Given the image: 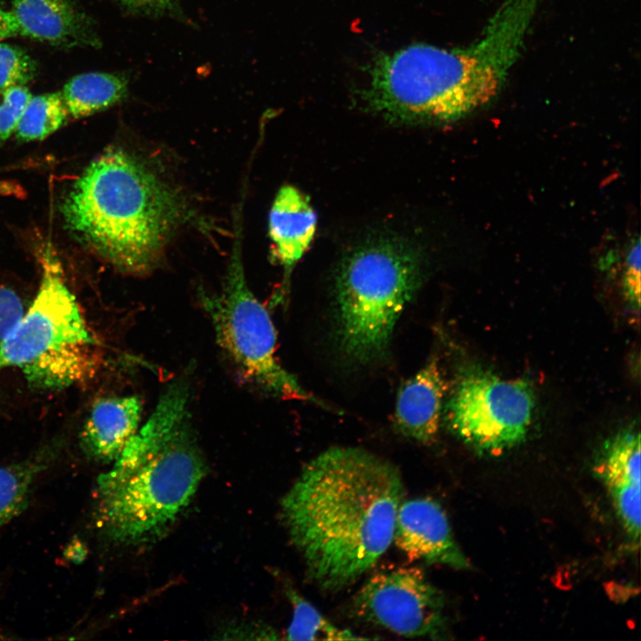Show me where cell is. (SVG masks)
Here are the masks:
<instances>
[{"instance_id":"obj_1","label":"cell","mask_w":641,"mask_h":641,"mask_svg":"<svg viewBox=\"0 0 641 641\" xmlns=\"http://www.w3.org/2000/svg\"><path fill=\"white\" fill-rule=\"evenodd\" d=\"M403 495L399 469L366 450L333 447L310 460L280 501L308 576L337 590L372 568L393 542Z\"/></svg>"},{"instance_id":"obj_2","label":"cell","mask_w":641,"mask_h":641,"mask_svg":"<svg viewBox=\"0 0 641 641\" xmlns=\"http://www.w3.org/2000/svg\"><path fill=\"white\" fill-rule=\"evenodd\" d=\"M543 0H506L471 45H412L375 59L362 98L376 113L402 123H443L487 104L517 60Z\"/></svg>"},{"instance_id":"obj_3","label":"cell","mask_w":641,"mask_h":641,"mask_svg":"<svg viewBox=\"0 0 641 641\" xmlns=\"http://www.w3.org/2000/svg\"><path fill=\"white\" fill-rule=\"evenodd\" d=\"M190 385L173 381L112 468L98 478V527L112 541L158 540L191 503L207 473L191 425Z\"/></svg>"},{"instance_id":"obj_4","label":"cell","mask_w":641,"mask_h":641,"mask_svg":"<svg viewBox=\"0 0 641 641\" xmlns=\"http://www.w3.org/2000/svg\"><path fill=\"white\" fill-rule=\"evenodd\" d=\"M61 211L74 238L132 275L157 266L170 235L191 214L178 191L119 148L86 166Z\"/></svg>"},{"instance_id":"obj_5","label":"cell","mask_w":641,"mask_h":641,"mask_svg":"<svg viewBox=\"0 0 641 641\" xmlns=\"http://www.w3.org/2000/svg\"><path fill=\"white\" fill-rule=\"evenodd\" d=\"M37 296L16 328L0 342V369L21 370L40 389H62L91 378L100 343L67 286L61 263L47 248Z\"/></svg>"},{"instance_id":"obj_6","label":"cell","mask_w":641,"mask_h":641,"mask_svg":"<svg viewBox=\"0 0 641 641\" xmlns=\"http://www.w3.org/2000/svg\"><path fill=\"white\" fill-rule=\"evenodd\" d=\"M421 278L418 256L399 242H373L346 256L335 286L336 334L343 355L361 364L382 358Z\"/></svg>"},{"instance_id":"obj_7","label":"cell","mask_w":641,"mask_h":641,"mask_svg":"<svg viewBox=\"0 0 641 641\" xmlns=\"http://www.w3.org/2000/svg\"><path fill=\"white\" fill-rule=\"evenodd\" d=\"M239 242L237 236L221 291L199 293L218 345L245 382L274 397L322 406L277 360L275 327L247 285Z\"/></svg>"},{"instance_id":"obj_8","label":"cell","mask_w":641,"mask_h":641,"mask_svg":"<svg viewBox=\"0 0 641 641\" xmlns=\"http://www.w3.org/2000/svg\"><path fill=\"white\" fill-rule=\"evenodd\" d=\"M533 409L527 382L501 379L475 367L459 377L446 406V419L468 445L498 455L524 440Z\"/></svg>"},{"instance_id":"obj_9","label":"cell","mask_w":641,"mask_h":641,"mask_svg":"<svg viewBox=\"0 0 641 641\" xmlns=\"http://www.w3.org/2000/svg\"><path fill=\"white\" fill-rule=\"evenodd\" d=\"M356 616L407 637H442L443 599L421 569L397 567L372 575L353 599Z\"/></svg>"},{"instance_id":"obj_10","label":"cell","mask_w":641,"mask_h":641,"mask_svg":"<svg viewBox=\"0 0 641 641\" xmlns=\"http://www.w3.org/2000/svg\"><path fill=\"white\" fill-rule=\"evenodd\" d=\"M393 542L411 561L421 560L460 570L469 567L444 510L430 498L402 501L395 518Z\"/></svg>"},{"instance_id":"obj_11","label":"cell","mask_w":641,"mask_h":641,"mask_svg":"<svg viewBox=\"0 0 641 641\" xmlns=\"http://www.w3.org/2000/svg\"><path fill=\"white\" fill-rule=\"evenodd\" d=\"M20 35L53 45L98 46L89 17L76 0H12Z\"/></svg>"},{"instance_id":"obj_12","label":"cell","mask_w":641,"mask_h":641,"mask_svg":"<svg viewBox=\"0 0 641 641\" xmlns=\"http://www.w3.org/2000/svg\"><path fill=\"white\" fill-rule=\"evenodd\" d=\"M445 383L436 358L407 380L398 394L394 424L400 433L423 444L434 442Z\"/></svg>"},{"instance_id":"obj_13","label":"cell","mask_w":641,"mask_h":641,"mask_svg":"<svg viewBox=\"0 0 641 641\" xmlns=\"http://www.w3.org/2000/svg\"><path fill=\"white\" fill-rule=\"evenodd\" d=\"M142 411V401L135 395L100 398L81 432L84 450L95 459L115 461L138 431Z\"/></svg>"},{"instance_id":"obj_14","label":"cell","mask_w":641,"mask_h":641,"mask_svg":"<svg viewBox=\"0 0 641 641\" xmlns=\"http://www.w3.org/2000/svg\"><path fill=\"white\" fill-rule=\"evenodd\" d=\"M316 215L306 197L296 187H281L269 214V235L275 257L286 270L304 254L314 236Z\"/></svg>"},{"instance_id":"obj_15","label":"cell","mask_w":641,"mask_h":641,"mask_svg":"<svg viewBox=\"0 0 641 641\" xmlns=\"http://www.w3.org/2000/svg\"><path fill=\"white\" fill-rule=\"evenodd\" d=\"M61 94L73 118L101 112L128 95V79L121 74L88 72L69 80Z\"/></svg>"},{"instance_id":"obj_16","label":"cell","mask_w":641,"mask_h":641,"mask_svg":"<svg viewBox=\"0 0 641 641\" xmlns=\"http://www.w3.org/2000/svg\"><path fill=\"white\" fill-rule=\"evenodd\" d=\"M640 434L630 429L608 441L596 461L595 472L608 489L641 484Z\"/></svg>"},{"instance_id":"obj_17","label":"cell","mask_w":641,"mask_h":641,"mask_svg":"<svg viewBox=\"0 0 641 641\" xmlns=\"http://www.w3.org/2000/svg\"><path fill=\"white\" fill-rule=\"evenodd\" d=\"M293 608L291 621L287 629V640H358L369 639L341 628L320 613L293 587L285 588Z\"/></svg>"},{"instance_id":"obj_18","label":"cell","mask_w":641,"mask_h":641,"mask_svg":"<svg viewBox=\"0 0 641 641\" xmlns=\"http://www.w3.org/2000/svg\"><path fill=\"white\" fill-rule=\"evenodd\" d=\"M69 116L61 92L32 96L14 133L22 142L40 141L61 128Z\"/></svg>"},{"instance_id":"obj_19","label":"cell","mask_w":641,"mask_h":641,"mask_svg":"<svg viewBox=\"0 0 641 641\" xmlns=\"http://www.w3.org/2000/svg\"><path fill=\"white\" fill-rule=\"evenodd\" d=\"M41 468L38 462L0 467V527L26 506Z\"/></svg>"},{"instance_id":"obj_20","label":"cell","mask_w":641,"mask_h":641,"mask_svg":"<svg viewBox=\"0 0 641 641\" xmlns=\"http://www.w3.org/2000/svg\"><path fill=\"white\" fill-rule=\"evenodd\" d=\"M35 61L22 49L0 42V93L16 85H26L36 76Z\"/></svg>"},{"instance_id":"obj_21","label":"cell","mask_w":641,"mask_h":641,"mask_svg":"<svg viewBox=\"0 0 641 641\" xmlns=\"http://www.w3.org/2000/svg\"><path fill=\"white\" fill-rule=\"evenodd\" d=\"M615 509L628 533L638 539L641 522L640 484H626L608 489Z\"/></svg>"},{"instance_id":"obj_22","label":"cell","mask_w":641,"mask_h":641,"mask_svg":"<svg viewBox=\"0 0 641 641\" xmlns=\"http://www.w3.org/2000/svg\"><path fill=\"white\" fill-rule=\"evenodd\" d=\"M32 94L26 85L10 87L0 93V143L14 132Z\"/></svg>"},{"instance_id":"obj_23","label":"cell","mask_w":641,"mask_h":641,"mask_svg":"<svg viewBox=\"0 0 641 641\" xmlns=\"http://www.w3.org/2000/svg\"><path fill=\"white\" fill-rule=\"evenodd\" d=\"M640 239L637 237L629 247L623 267L622 288L628 303L638 310L640 306Z\"/></svg>"},{"instance_id":"obj_24","label":"cell","mask_w":641,"mask_h":641,"mask_svg":"<svg viewBox=\"0 0 641 641\" xmlns=\"http://www.w3.org/2000/svg\"><path fill=\"white\" fill-rule=\"evenodd\" d=\"M126 12L141 16L183 19L180 0H112Z\"/></svg>"},{"instance_id":"obj_25","label":"cell","mask_w":641,"mask_h":641,"mask_svg":"<svg viewBox=\"0 0 641 641\" xmlns=\"http://www.w3.org/2000/svg\"><path fill=\"white\" fill-rule=\"evenodd\" d=\"M24 313L22 300L17 293L0 287V342L16 328Z\"/></svg>"},{"instance_id":"obj_26","label":"cell","mask_w":641,"mask_h":641,"mask_svg":"<svg viewBox=\"0 0 641 641\" xmlns=\"http://www.w3.org/2000/svg\"><path fill=\"white\" fill-rule=\"evenodd\" d=\"M20 35V25L12 11L0 8V42Z\"/></svg>"}]
</instances>
